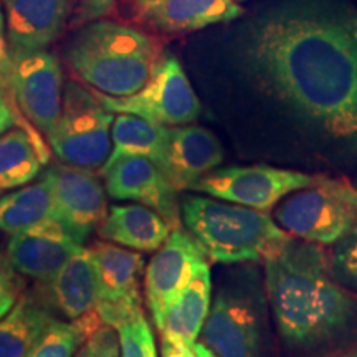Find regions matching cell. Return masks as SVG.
I'll use <instances>...</instances> for the list:
<instances>
[{
  "mask_svg": "<svg viewBox=\"0 0 357 357\" xmlns=\"http://www.w3.org/2000/svg\"><path fill=\"white\" fill-rule=\"evenodd\" d=\"M250 70L316 131L357 153V10L296 0L266 12L245 38Z\"/></svg>",
  "mask_w": 357,
  "mask_h": 357,
  "instance_id": "obj_1",
  "label": "cell"
},
{
  "mask_svg": "<svg viewBox=\"0 0 357 357\" xmlns=\"http://www.w3.org/2000/svg\"><path fill=\"white\" fill-rule=\"evenodd\" d=\"M263 265L268 300L289 347L312 349L349 328L357 305L333 278L318 245L291 236Z\"/></svg>",
  "mask_w": 357,
  "mask_h": 357,
  "instance_id": "obj_2",
  "label": "cell"
},
{
  "mask_svg": "<svg viewBox=\"0 0 357 357\" xmlns=\"http://www.w3.org/2000/svg\"><path fill=\"white\" fill-rule=\"evenodd\" d=\"M160 58L158 43L132 26L95 20L75 35L66 61L79 79L102 95L124 98L153 77Z\"/></svg>",
  "mask_w": 357,
  "mask_h": 357,
  "instance_id": "obj_3",
  "label": "cell"
},
{
  "mask_svg": "<svg viewBox=\"0 0 357 357\" xmlns=\"http://www.w3.org/2000/svg\"><path fill=\"white\" fill-rule=\"evenodd\" d=\"M182 220L208 260L227 265L263 261L291 238L266 212L220 199L187 197Z\"/></svg>",
  "mask_w": 357,
  "mask_h": 357,
  "instance_id": "obj_4",
  "label": "cell"
},
{
  "mask_svg": "<svg viewBox=\"0 0 357 357\" xmlns=\"http://www.w3.org/2000/svg\"><path fill=\"white\" fill-rule=\"evenodd\" d=\"M275 215L291 236L334 245L357 223V189L342 181L316 177L312 185L289 194Z\"/></svg>",
  "mask_w": 357,
  "mask_h": 357,
  "instance_id": "obj_5",
  "label": "cell"
},
{
  "mask_svg": "<svg viewBox=\"0 0 357 357\" xmlns=\"http://www.w3.org/2000/svg\"><path fill=\"white\" fill-rule=\"evenodd\" d=\"M113 123L114 113L102 106L96 93L70 83L60 123L48 142L63 164L93 171L105 166L109 158Z\"/></svg>",
  "mask_w": 357,
  "mask_h": 357,
  "instance_id": "obj_6",
  "label": "cell"
},
{
  "mask_svg": "<svg viewBox=\"0 0 357 357\" xmlns=\"http://www.w3.org/2000/svg\"><path fill=\"white\" fill-rule=\"evenodd\" d=\"M63 75L56 56L47 50L8 53L0 88L33 128L50 137L63 111Z\"/></svg>",
  "mask_w": 357,
  "mask_h": 357,
  "instance_id": "obj_7",
  "label": "cell"
},
{
  "mask_svg": "<svg viewBox=\"0 0 357 357\" xmlns=\"http://www.w3.org/2000/svg\"><path fill=\"white\" fill-rule=\"evenodd\" d=\"M106 109L134 114L160 126H184L200 116V105L184 68L174 55H160L144 86L131 96L114 98L96 91Z\"/></svg>",
  "mask_w": 357,
  "mask_h": 357,
  "instance_id": "obj_8",
  "label": "cell"
},
{
  "mask_svg": "<svg viewBox=\"0 0 357 357\" xmlns=\"http://www.w3.org/2000/svg\"><path fill=\"white\" fill-rule=\"evenodd\" d=\"M316 177L306 172L270 166L225 167L204 176L194 190L213 199L238 204L243 207L268 212L293 192L306 189Z\"/></svg>",
  "mask_w": 357,
  "mask_h": 357,
  "instance_id": "obj_9",
  "label": "cell"
},
{
  "mask_svg": "<svg viewBox=\"0 0 357 357\" xmlns=\"http://www.w3.org/2000/svg\"><path fill=\"white\" fill-rule=\"evenodd\" d=\"M200 337L217 357H265L260 307L243 291L217 293Z\"/></svg>",
  "mask_w": 357,
  "mask_h": 357,
  "instance_id": "obj_10",
  "label": "cell"
},
{
  "mask_svg": "<svg viewBox=\"0 0 357 357\" xmlns=\"http://www.w3.org/2000/svg\"><path fill=\"white\" fill-rule=\"evenodd\" d=\"M100 284L96 312L105 326L116 328L141 310V275L144 257L111 242L89 247Z\"/></svg>",
  "mask_w": 357,
  "mask_h": 357,
  "instance_id": "obj_11",
  "label": "cell"
},
{
  "mask_svg": "<svg viewBox=\"0 0 357 357\" xmlns=\"http://www.w3.org/2000/svg\"><path fill=\"white\" fill-rule=\"evenodd\" d=\"M207 261L204 248L189 231L172 230L146 268L144 294L155 328L178 300L197 270Z\"/></svg>",
  "mask_w": 357,
  "mask_h": 357,
  "instance_id": "obj_12",
  "label": "cell"
},
{
  "mask_svg": "<svg viewBox=\"0 0 357 357\" xmlns=\"http://www.w3.org/2000/svg\"><path fill=\"white\" fill-rule=\"evenodd\" d=\"M50 184L58 218L79 242L108 215L106 187L88 169L56 164L43 174Z\"/></svg>",
  "mask_w": 357,
  "mask_h": 357,
  "instance_id": "obj_13",
  "label": "cell"
},
{
  "mask_svg": "<svg viewBox=\"0 0 357 357\" xmlns=\"http://www.w3.org/2000/svg\"><path fill=\"white\" fill-rule=\"evenodd\" d=\"M101 176L111 199L139 202L158 212L172 230L181 229L177 190L154 160L129 155L101 169Z\"/></svg>",
  "mask_w": 357,
  "mask_h": 357,
  "instance_id": "obj_14",
  "label": "cell"
},
{
  "mask_svg": "<svg viewBox=\"0 0 357 357\" xmlns=\"http://www.w3.org/2000/svg\"><path fill=\"white\" fill-rule=\"evenodd\" d=\"M223 160V147L211 129L184 124L169 128L166 146L158 166L174 189L187 190L218 167Z\"/></svg>",
  "mask_w": 357,
  "mask_h": 357,
  "instance_id": "obj_15",
  "label": "cell"
},
{
  "mask_svg": "<svg viewBox=\"0 0 357 357\" xmlns=\"http://www.w3.org/2000/svg\"><path fill=\"white\" fill-rule=\"evenodd\" d=\"M8 53L47 50L63 32L73 0H2Z\"/></svg>",
  "mask_w": 357,
  "mask_h": 357,
  "instance_id": "obj_16",
  "label": "cell"
},
{
  "mask_svg": "<svg viewBox=\"0 0 357 357\" xmlns=\"http://www.w3.org/2000/svg\"><path fill=\"white\" fill-rule=\"evenodd\" d=\"M132 15L160 33H187L243 15L236 0H134Z\"/></svg>",
  "mask_w": 357,
  "mask_h": 357,
  "instance_id": "obj_17",
  "label": "cell"
},
{
  "mask_svg": "<svg viewBox=\"0 0 357 357\" xmlns=\"http://www.w3.org/2000/svg\"><path fill=\"white\" fill-rule=\"evenodd\" d=\"M83 248L68 229L50 227L10 235L6 255L20 275L52 283L65 263Z\"/></svg>",
  "mask_w": 357,
  "mask_h": 357,
  "instance_id": "obj_18",
  "label": "cell"
},
{
  "mask_svg": "<svg viewBox=\"0 0 357 357\" xmlns=\"http://www.w3.org/2000/svg\"><path fill=\"white\" fill-rule=\"evenodd\" d=\"M212 306V278L211 266L205 261L190 280L189 287L178 296L167 311L158 331L160 346L184 349L197 342L202 333L208 311Z\"/></svg>",
  "mask_w": 357,
  "mask_h": 357,
  "instance_id": "obj_19",
  "label": "cell"
},
{
  "mask_svg": "<svg viewBox=\"0 0 357 357\" xmlns=\"http://www.w3.org/2000/svg\"><path fill=\"white\" fill-rule=\"evenodd\" d=\"M171 234L172 227L141 204L113 205L100 225L102 240L136 252H158Z\"/></svg>",
  "mask_w": 357,
  "mask_h": 357,
  "instance_id": "obj_20",
  "label": "cell"
},
{
  "mask_svg": "<svg viewBox=\"0 0 357 357\" xmlns=\"http://www.w3.org/2000/svg\"><path fill=\"white\" fill-rule=\"evenodd\" d=\"M52 293L58 310L71 321L96 311L100 284L89 248L79 250L65 263L52 281Z\"/></svg>",
  "mask_w": 357,
  "mask_h": 357,
  "instance_id": "obj_21",
  "label": "cell"
},
{
  "mask_svg": "<svg viewBox=\"0 0 357 357\" xmlns=\"http://www.w3.org/2000/svg\"><path fill=\"white\" fill-rule=\"evenodd\" d=\"M50 227L65 225L58 218L50 184L43 176L37 184L0 197V231L17 235Z\"/></svg>",
  "mask_w": 357,
  "mask_h": 357,
  "instance_id": "obj_22",
  "label": "cell"
},
{
  "mask_svg": "<svg viewBox=\"0 0 357 357\" xmlns=\"http://www.w3.org/2000/svg\"><path fill=\"white\" fill-rule=\"evenodd\" d=\"M55 319L37 293L22 294L0 319V357H29Z\"/></svg>",
  "mask_w": 357,
  "mask_h": 357,
  "instance_id": "obj_23",
  "label": "cell"
},
{
  "mask_svg": "<svg viewBox=\"0 0 357 357\" xmlns=\"http://www.w3.org/2000/svg\"><path fill=\"white\" fill-rule=\"evenodd\" d=\"M48 153L29 128L0 134V192L24 187L38 177Z\"/></svg>",
  "mask_w": 357,
  "mask_h": 357,
  "instance_id": "obj_24",
  "label": "cell"
},
{
  "mask_svg": "<svg viewBox=\"0 0 357 357\" xmlns=\"http://www.w3.org/2000/svg\"><path fill=\"white\" fill-rule=\"evenodd\" d=\"M167 132L169 126L151 123L139 116L119 113L111 129L113 149L101 169L113 166L119 159L129 155H142L158 164L166 146Z\"/></svg>",
  "mask_w": 357,
  "mask_h": 357,
  "instance_id": "obj_25",
  "label": "cell"
},
{
  "mask_svg": "<svg viewBox=\"0 0 357 357\" xmlns=\"http://www.w3.org/2000/svg\"><path fill=\"white\" fill-rule=\"evenodd\" d=\"M101 326L102 323L96 311L75 319L73 323L53 321L29 357H73L84 339Z\"/></svg>",
  "mask_w": 357,
  "mask_h": 357,
  "instance_id": "obj_26",
  "label": "cell"
},
{
  "mask_svg": "<svg viewBox=\"0 0 357 357\" xmlns=\"http://www.w3.org/2000/svg\"><path fill=\"white\" fill-rule=\"evenodd\" d=\"M121 347V357H158L154 333L144 312L136 314L116 326Z\"/></svg>",
  "mask_w": 357,
  "mask_h": 357,
  "instance_id": "obj_27",
  "label": "cell"
},
{
  "mask_svg": "<svg viewBox=\"0 0 357 357\" xmlns=\"http://www.w3.org/2000/svg\"><path fill=\"white\" fill-rule=\"evenodd\" d=\"M333 266L342 280L357 287V223L334 243Z\"/></svg>",
  "mask_w": 357,
  "mask_h": 357,
  "instance_id": "obj_28",
  "label": "cell"
},
{
  "mask_svg": "<svg viewBox=\"0 0 357 357\" xmlns=\"http://www.w3.org/2000/svg\"><path fill=\"white\" fill-rule=\"evenodd\" d=\"M77 357H121L118 331L111 326L98 328L84 339Z\"/></svg>",
  "mask_w": 357,
  "mask_h": 357,
  "instance_id": "obj_29",
  "label": "cell"
},
{
  "mask_svg": "<svg viewBox=\"0 0 357 357\" xmlns=\"http://www.w3.org/2000/svg\"><path fill=\"white\" fill-rule=\"evenodd\" d=\"M24 287L22 275L12 266L7 255H0V319L15 306Z\"/></svg>",
  "mask_w": 357,
  "mask_h": 357,
  "instance_id": "obj_30",
  "label": "cell"
},
{
  "mask_svg": "<svg viewBox=\"0 0 357 357\" xmlns=\"http://www.w3.org/2000/svg\"><path fill=\"white\" fill-rule=\"evenodd\" d=\"M116 0H82L79 7V24L100 20L114 8Z\"/></svg>",
  "mask_w": 357,
  "mask_h": 357,
  "instance_id": "obj_31",
  "label": "cell"
},
{
  "mask_svg": "<svg viewBox=\"0 0 357 357\" xmlns=\"http://www.w3.org/2000/svg\"><path fill=\"white\" fill-rule=\"evenodd\" d=\"M162 357H217L213 352L208 349L204 342H195L194 346L184 347V349H176V347L160 346Z\"/></svg>",
  "mask_w": 357,
  "mask_h": 357,
  "instance_id": "obj_32",
  "label": "cell"
},
{
  "mask_svg": "<svg viewBox=\"0 0 357 357\" xmlns=\"http://www.w3.org/2000/svg\"><path fill=\"white\" fill-rule=\"evenodd\" d=\"M17 124L15 106L7 98V93L0 88V134L10 131Z\"/></svg>",
  "mask_w": 357,
  "mask_h": 357,
  "instance_id": "obj_33",
  "label": "cell"
},
{
  "mask_svg": "<svg viewBox=\"0 0 357 357\" xmlns=\"http://www.w3.org/2000/svg\"><path fill=\"white\" fill-rule=\"evenodd\" d=\"M0 33H3V12H2V0H0Z\"/></svg>",
  "mask_w": 357,
  "mask_h": 357,
  "instance_id": "obj_34",
  "label": "cell"
},
{
  "mask_svg": "<svg viewBox=\"0 0 357 357\" xmlns=\"http://www.w3.org/2000/svg\"><path fill=\"white\" fill-rule=\"evenodd\" d=\"M342 357H357V349H354V351H351L349 354H346V356H342Z\"/></svg>",
  "mask_w": 357,
  "mask_h": 357,
  "instance_id": "obj_35",
  "label": "cell"
},
{
  "mask_svg": "<svg viewBox=\"0 0 357 357\" xmlns=\"http://www.w3.org/2000/svg\"><path fill=\"white\" fill-rule=\"evenodd\" d=\"M356 189H357V185H356Z\"/></svg>",
  "mask_w": 357,
  "mask_h": 357,
  "instance_id": "obj_36",
  "label": "cell"
},
{
  "mask_svg": "<svg viewBox=\"0 0 357 357\" xmlns=\"http://www.w3.org/2000/svg\"><path fill=\"white\" fill-rule=\"evenodd\" d=\"M240 2H242V0H240Z\"/></svg>",
  "mask_w": 357,
  "mask_h": 357,
  "instance_id": "obj_37",
  "label": "cell"
}]
</instances>
